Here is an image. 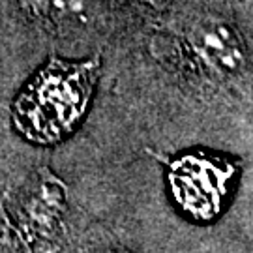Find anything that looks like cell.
<instances>
[{
    "mask_svg": "<svg viewBox=\"0 0 253 253\" xmlns=\"http://www.w3.org/2000/svg\"><path fill=\"white\" fill-rule=\"evenodd\" d=\"M81 253H131V252H127L124 248H111V246H107V248H90V250H84Z\"/></svg>",
    "mask_w": 253,
    "mask_h": 253,
    "instance_id": "cell-7",
    "label": "cell"
},
{
    "mask_svg": "<svg viewBox=\"0 0 253 253\" xmlns=\"http://www.w3.org/2000/svg\"><path fill=\"white\" fill-rule=\"evenodd\" d=\"M191 51L201 62L219 75H236L244 70L246 49L233 25L216 17L197 21L188 34Z\"/></svg>",
    "mask_w": 253,
    "mask_h": 253,
    "instance_id": "cell-4",
    "label": "cell"
},
{
    "mask_svg": "<svg viewBox=\"0 0 253 253\" xmlns=\"http://www.w3.org/2000/svg\"><path fill=\"white\" fill-rule=\"evenodd\" d=\"M66 184L53 171L38 169L13 199L9 216L30 252L54 253L66 236Z\"/></svg>",
    "mask_w": 253,
    "mask_h": 253,
    "instance_id": "cell-2",
    "label": "cell"
},
{
    "mask_svg": "<svg viewBox=\"0 0 253 253\" xmlns=\"http://www.w3.org/2000/svg\"><path fill=\"white\" fill-rule=\"evenodd\" d=\"M0 253H32L13 223L4 201H0Z\"/></svg>",
    "mask_w": 253,
    "mask_h": 253,
    "instance_id": "cell-6",
    "label": "cell"
},
{
    "mask_svg": "<svg viewBox=\"0 0 253 253\" xmlns=\"http://www.w3.org/2000/svg\"><path fill=\"white\" fill-rule=\"evenodd\" d=\"M21 6L32 17L49 27H64L81 21L86 0H21Z\"/></svg>",
    "mask_w": 253,
    "mask_h": 253,
    "instance_id": "cell-5",
    "label": "cell"
},
{
    "mask_svg": "<svg viewBox=\"0 0 253 253\" xmlns=\"http://www.w3.org/2000/svg\"><path fill=\"white\" fill-rule=\"evenodd\" d=\"M233 176L231 163L203 154L180 156L169 163L172 197L184 212L199 219H212L221 210Z\"/></svg>",
    "mask_w": 253,
    "mask_h": 253,
    "instance_id": "cell-3",
    "label": "cell"
},
{
    "mask_svg": "<svg viewBox=\"0 0 253 253\" xmlns=\"http://www.w3.org/2000/svg\"><path fill=\"white\" fill-rule=\"evenodd\" d=\"M100 70V58L81 62L49 58L19 90L11 105L15 129L36 145L60 143L86 115Z\"/></svg>",
    "mask_w": 253,
    "mask_h": 253,
    "instance_id": "cell-1",
    "label": "cell"
}]
</instances>
